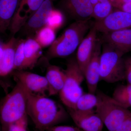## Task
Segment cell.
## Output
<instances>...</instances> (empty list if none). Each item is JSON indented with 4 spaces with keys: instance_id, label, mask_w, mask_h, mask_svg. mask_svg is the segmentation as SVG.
<instances>
[{
    "instance_id": "6da1fadb",
    "label": "cell",
    "mask_w": 131,
    "mask_h": 131,
    "mask_svg": "<svg viewBox=\"0 0 131 131\" xmlns=\"http://www.w3.org/2000/svg\"><path fill=\"white\" fill-rule=\"evenodd\" d=\"M26 112L39 131H46L63 122L68 118L69 114L55 101L28 91Z\"/></svg>"
},
{
    "instance_id": "7a4b0ae2",
    "label": "cell",
    "mask_w": 131,
    "mask_h": 131,
    "mask_svg": "<svg viewBox=\"0 0 131 131\" xmlns=\"http://www.w3.org/2000/svg\"><path fill=\"white\" fill-rule=\"evenodd\" d=\"M89 20L75 21L70 25L49 47L46 52V60L64 58L73 54L92 27Z\"/></svg>"
},
{
    "instance_id": "3957f363",
    "label": "cell",
    "mask_w": 131,
    "mask_h": 131,
    "mask_svg": "<svg viewBox=\"0 0 131 131\" xmlns=\"http://www.w3.org/2000/svg\"><path fill=\"white\" fill-rule=\"evenodd\" d=\"M13 90L1 103L0 118L2 129L27 115L28 90L18 81Z\"/></svg>"
},
{
    "instance_id": "277c9868",
    "label": "cell",
    "mask_w": 131,
    "mask_h": 131,
    "mask_svg": "<svg viewBox=\"0 0 131 131\" xmlns=\"http://www.w3.org/2000/svg\"><path fill=\"white\" fill-rule=\"evenodd\" d=\"M65 80L63 88L59 93V98L68 108L75 109L78 101L84 94L81 84L85 78L77 61L76 58L70 59L63 70Z\"/></svg>"
},
{
    "instance_id": "5b68a950",
    "label": "cell",
    "mask_w": 131,
    "mask_h": 131,
    "mask_svg": "<svg viewBox=\"0 0 131 131\" xmlns=\"http://www.w3.org/2000/svg\"><path fill=\"white\" fill-rule=\"evenodd\" d=\"M100 81L114 83L125 80L124 54L111 45L102 43Z\"/></svg>"
},
{
    "instance_id": "8992f818",
    "label": "cell",
    "mask_w": 131,
    "mask_h": 131,
    "mask_svg": "<svg viewBox=\"0 0 131 131\" xmlns=\"http://www.w3.org/2000/svg\"><path fill=\"white\" fill-rule=\"evenodd\" d=\"M95 112L108 131H114L131 116V112L116 102L112 97L98 91Z\"/></svg>"
},
{
    "instance_id": "52a82bcc",
    "label": "cell",
    "mask_w": 131,
    "mask_h": 131,
    "mask_svg": "<svg viewBox=\"0 0 131 131\" xmlns=\"http://www.w3.org/2000/svg\"><path fill=\"white\" fill-rule=\"evenodd\" d=\"M93 25L97 31L102 33L131 28V14L115 8L106 18L95 21Z\"/></svg>"
},
{
    "instance_id": "ba28073f",
    "label": "cell",
    "mask_w": 131,
    "mask_h": 131,
    "mask_svg": "<svg viewBox=\"0 0 131 131\" xmlns=\"http://www.w3.org/2000/svg\"><path fill=\"white\" fill-rule=\"evenodd\" d=\"M53 0H45L41 6L28 19L20 30L27 37H34L35 33L46 25L47 18L54 9Z\"/></svg>"
},
{
    "instance_id": "9c48e42d",
    "label": "cell",
    "mask_w": 131,
    "mask_h": 131,
    "mask_svg": "<svg viewBox=\"0 0 131 131\" xmlns=\"http://www.w3.org/2000/svg\"><path fill=\"white\" fill-rule=\"evenodd\" d=\"M12 74L15 80L21 83L29 92L46 96L48 84L45 77L25 70H14Z\"/></svg>"
},
{
    "instance_id": "30bf717a",
    "label": "cell",
    "mask_w": 131,
    "mask_h": 131,
    "mask_svg": "<svg viewBox=\"0 0 131 131\" xmlns=\"http://www.w3.org/2000/svg\"><path fill=\"white\" fill-rule=\"evenodd\" d=\"M102 43L98 39L93 53L84 72L89 93L95 94L100 81V57Z\"/></svg>"
},
{
    "instance_id": "8fae6325",
    "label": "cell",
    "mask_w": 131,
    "mask_h": 131,
    "mask_svg": "<svg viewBox=\"0 0 131 131\" xmlns=\"http://www.w3.org/2000/svg\"><path fill=\"white\" fill-rule=\"evenodd\" d=\"M59 6L75 21L89 20L92 18L93 6L90 0H61Z\"/></svg>"
},
{
    "instance_id": "7c38bea8",
    "label": "cell",
    "mask_w": 131,
    "mask_h": 131,
    "mask_svg": "<svg viewBox=\"0 0 131 131\" xmlns=\"http://www.w3.org/2000/svg\"><path fill=\"white\" fill-rule=\"evenodd\" d=\"M69 115L77 126L84 131H102L103 124L94 110L80 111L68 108Z\"/></svg>"
},
{
    "instance_id": "4fadbf2b",
    "label": "cell",
    "mask_w": 131,
    "mask_h": 131,
    "mask_svg": "<svg viewBox=\"0 0 131 131\" xmlns=\"http://www.w3.org/2000/svg\"><path fill=\"white\" fill-rule=\"evenodd\" d=\"M45 0H20L18 8L13 19L9 30L13 35L20 30Z\"/></svg>"
},
{
    "instance_id": "5bb4252c",
    "label": "cell",
    "mask_w": 131,
    "mask_h": 131,
    "mask_svg": "<svg viewBox=\"0 0 131 131\" xmlns=\"http://www.w3.org/2000/svg\"><path fill=\"white\" fill-rule=\"evenodd\" d=\"M97 32L93 24L89 32L78 48L76 58L84 75L85 69L92 57L98 40Z\"/></svg>"
},
{
    "instance_id": "9a60e30c",
    "label": "cell",
    "mask_w": 131,
    "mask_h": 131,
    "mask_svg": "<svg viewBox=\"0 0 131 131\" xmlns=\"http://www.w3.org/2000/svg\"><path fill=\"white\" fill-rule=\"evenodd\" d=\"M18 39L14 36L6 42L0 43V75L5 77L14 71L15 50Z\"/></svg>"
},
{
    "instance_id": "2e32d148",
    "label": "cell",
    "mask_w": 131,
    "mask_h": 131,
    "mask_svg": "<svg viewBox=\"0 0 131 131\" xmlns=\"http://www.w3.org/2000/svg\"><path fill=\"white\" fill-rule=\"evenodd\" d=\"M100 40L102 44L111 45L125 54L131 51V28L104 33Z\"/></svg>"
},
{
    "instance_id": "e0dca14e",
    "label": "cell",
    "mask_w": 131,
    "mask_h": 131,
    "mask_svg": "<svg viewBox=\"0 0 131 131\" xmlns=\"http://www.w3.org/2000/svg\"><path fill=\"white\" fill-rule=\"evenodd\" d=\"M48 84V95H56L59 94L63 88L65 80V75L63 70L58 66L47 64L46 75Z\"/></svg>"
},
{
    "instance_id": "ac0fdd59",
    "label": "cell",
    "mask_w": 131,
    "mask_h": 131,
    "mask_svg": "<svg viewBox=\"0 0 131 131\" xmlns=\"http://www.w3.org/2000/svg\"><path fill=\"white\" fill-rule=\"evenodd\" d=\"M20 0H0V31L4 33L10 28Z\"/></svg>"
},
{
    "instance_id": "d6986e66",
    "label": "cell",
    "mask_w": 131,
    "mask_h": 131,
    "mask_svg": "<svg viewBox=\"0 0 131 131\" xmlns=\"http://www.w3.org/2000/svg\"><path fill=\"white\" fill-rule=\"evenodd\" d=\"M42 49L34 37H27L26 39L24 44L25 70L34 68L42 56Z\"/></svg>"
},
{
    "instance_id": "ffe728a7",
    "label": "cell",
    "mask_w": 131,
    "mask_h": 131,
    "mask_svg": "<svg viewBox=\"0 0 131 131\" xmlns=\"http://www.w3.org/2000/svg\"><path fill=\"white\" fill-rule=\"evenodd\" d=\"M112 97L123 107L127 109L131 107V84L118 86Z\"/></svg>"
},
{
    "instance_id": "44dd1931",
    "label": "cell",
    "mask_w": 131,
    "mask_h": 131,
    "mask_svg": "<svg viewBox=\"0 0 131 131\" xmlns=\"http://www.w3.org/2000/svg\"><path fill=\"white\" fill-rule=\"evenodd\" d=\"M56 31L46 25L35 33L34 38L42 48L50 46L56 39Z\"/></svg>"
},
{
    "instance_id": "7402d4cb",
    "label": "cell",
    "mask_w": 131,
    "mask_h": 131,
    "mask_svg": "<svg viewBox=\"0 0 131 131\" xmlns=\"http://www.w3.org/2000/svg\"><path fill=\"white\" fill-rule=\"evenodd\" d=\"M114 9L109 0L98 3L93 6L92 18L95 21H101L108 16Z\"/></svg>"
},
{
    "instance_id": "603a6c76",
    "label": "cell",
    "mask_w": 131,
    "mask_h": 131,
    "mask_svg": "<svg viewBox=\"0 0 131 131\" xmlns=\"http://www.w3.org/2000/svg\"><path fill=\"white\" fill-rule=\"evenodd\" d=\"M98 102V97L95 94L84 93L78 101L74 110L83 111L93 110L97 105Z\"/></svg>"
},
{
    "instance_id": "cb8c5ba5",
    "label": "cell",
    "mask_w": 131,
    "mask_h": 131,
    "mask_svg": "<svg viewBox=\"0 0 131 131\" xmlns=\"http://www.w3.org/2000/svg\"><path fill=\"white\" fill-rule=\"evenodd\" d=\"M65 21V16L63 12L54 8L48 16L46 25L57 31L62 27Z\"/></svg>"
},
{
    "instance_id": "d4e9b609",
    "label": "cell",
    "mask_w": 131,
    "mask_h": 131,
    "mask_svg": "<svg viewBox=\"0 0 131 131\" xmlns=\"http://www.w3.org/2000/svg\"><path fill=\"white\" fill-rule=\"evenodd\" d=\"M25 39H18L15 50L14 70H25L24 44Z\"/></svg>"
},
{
    "instance_id": "484cf974",
    "label": "cell",
    "mask_w": 131,
    "mask_h": 131,
    "mask_svg": "<svg viewBox=\"0 0 131 131\" xmlns=\"http://www.w3.org/2000/svg\"><path fill=\"white\" fill-rule=\"evenodd\" d=\"M27 115L14 124L2 129V131H28Z\"/></svg>"
},
{
    "instance_id": "4316f807",
    "label": "cell",
    "mask_w": 131,
    "mask_h": 131,
    "mask_svg": "<svg viewBox=\"0 0 131 131\" xmlns=\"http://www.w3.org/2000/svg\"><path fill=\"white\" fill-rule=\"evenodd\" d=\"M46 131H84L78 127L69 126H54L47 128Z\"/></svg>"
},
{
    "instance_id": "83f0119b",
    "label": "cell",
    "mask_w": 131,
    "mask_h": 131,
    "mask_svg": "<svg viewBox=\"0 0 131 131\" xmlns=\"http://www.w3.org/2000/svg\"><path fill=\"white\" fill-rule=\"evenodd\" d=\"M125 76L128 84H131V57L124 59Z\"/></svg>"
},
{
    "instance_id": "f1b7e54d",
    "label": "cell",
    "mask_w": 131,
    "mask_h": 131,
    "mask_svg": "<svg viewBox=\"0 0 131 131\" xmlns=\"http://www.w3.org/2000/svg\"><path fill=\"white\" fill-rule=\"evenodd\" d=\"M114 131H131V116L125 120Z\"/></svg>"
},
{
    "instance_id": "f546056e",
    "label": "cell",
    "mask_w": 131,
    "mask_h": 131,
    "mask_svg": "<svg viewBox=\"0 0 131 131\" xmlns=\"http://www.w3.org/2000/svg\"><path fill=\"white\" fill-rule=\"evenodd\" d=\"M114 8H118L120 6L129 2L131 0H109Z\"/></svg>"
},
{
    "instance_id": "4dcf8cb0",
    "label": "cell",
    "mask_w": 131,
    "mask_h": 131,
    "mask_svg": "<svg viewBox=\"0 0 131 131\" xmlns=\"http://www.w3.org/2000/svg\"><path fill=\"white\" fill-rule=\"evenodd\" d=\"M117 9L131 14V1L120 6Z\"/></svg>"
},
{
    "instance_id": "1f68e13d",
    "label": "cell",
    "mask_w": 131,
    "mask_h": 131,
    "mask_svg": "<svg viewBox=\"0 0 131 131\" xmlns=\"http://www.w3.org/2000/svg\"><path fill=\"white\" fill-rule=\"evenodd\" d=\"M108 1V0H90V1L93 6L98 3L103 2L106 1Z\"/></svg>"
}]
</instances>
